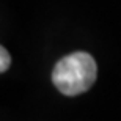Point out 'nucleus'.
Listing matches in <instances>:
<instances>
[{
  "label": "nucleus",
  "instance_id": "obj_1",
  "mask_svg": "<svg viewBox=\"0 0 121 121\" xmlns=\"http://www.w3.org/2000/svg\"><path fill=\"white\" fill-rule=\"evenodd\" d=\"M98 66L86 52H74L61 58L54 68V85L66 96H77L90 88L96 80Z\"/></svg>",
  "mask_w": 121,
  "mask_h": 121
},
{
  "label": "nucleus",
  "instance_id": "obj_2",
  "mask_svg": "<svg viewBox=\"0 0 121 121\" xmlns=\"http://www.w3.org/2000/svg\"><path fill=\"white\" fill-rule=\"evenodd\" d=\"M9 63H11V58H9V54L6 52L5 47L0 49V72H5L9 68Z\"/></svg>",
  "mask_w": 121,
  "mask_h": 121
}]
</instances>
